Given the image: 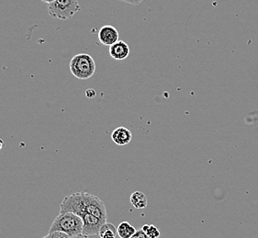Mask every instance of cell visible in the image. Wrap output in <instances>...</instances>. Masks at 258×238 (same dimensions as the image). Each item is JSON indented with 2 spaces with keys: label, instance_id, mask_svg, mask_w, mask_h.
Here are the masks:
<instances>
[{
  "label": "cell",
  "instance_id": "6da1fadb",
  "mask_svg": "<svg viewBox=\"0 0 258 238\" xmlns=\"http://www.w3.org/2000/svg\"><path fill=\"white\" fill-rule=\"evenodd\" d=\"M70 212L82 217L91 214L107 222L108 213L106 205L98 196L88 192L72 193L64 197L60 205V212Z\"/></svg>",
  "mask_w": 258,
  "mask_h": 238
},
{
  "label": "cell",
  "instance_id": "7a4b0ae2",
  "mask_svg": "<svg viewBox=\"0 0 258 238\" xmlns=\"http://www.w3.org/2000/svg\"><path fill=\"white\" fill-rule=\"evenodd\" d=\"M83 220L78 214L70 212H59L52 222L49 233L61 232L72 238L83 233Z\"/></svg>",
  "mask_w": 258,
  "mask_h": 238
},
{
  "label": "cell",
  "instance_id": "3957f363",
  "mask_svg": "<svg viewBox=\"0 0 258 238\" xmlns=\"http://www.w3.org/2000/svg\"><path fill=\"white\" fill-rule=\"evenodd\" d=\"M69 68L75 77L79 80H88L96 73V62L90 55L79 53L72 58Z\"/></svg>",
  "mask_w": 258,
  "mask_h": 238
},
{
  "label": "cell",
  "instance_id": "277c9868",
  "mask_svg": "<svg viewBox=\"0 0 258 238\" xmlns=\"http://www.w3.org/2000/svg\"><path fill=\"white\" fill-rule=\"evenodd\" d=\"M47 8L49 15L61 21H67L81 11L78 0H55Z\"/></svg>",
  "mask_w": 258,
  "mask_h": 238
},
{
  "label": "cell",
  "instance_id": "5b68a950",
  "mask_svg": "<svg viewBox=\"0 0 258 238\" xmlns=\"http://www.w3.org/2000/svg\"><path fill=\"white\" fill-rule=\"evenodd\" d=\"M119 31L111 25H105L98 31V41L106 46H111L119 41Z\"/></svg>",
  "mask_w": 258,
  "mask_h": 238
},
{
  "label": "cell",
  "instance_id": "8992f818",
  "mask_svg": "<svg viewBox=\"0 0 258 238\" xmlns=\"http://www.w3.org/2000/svg\"><path fill=\"white\" fill-rule=\"evenodd\" d=\"M109 55L117 61H122L129 57L130 47L123 41H118L109 47Z\"/></svg>",
  "mask_w": 258,
  "mask_h": 238
},
{
  "label": "cell",
  "instance_id": "52a82bcc",
  "mask_svg": "<svg viewBox=\"0 0 258 238\" xmlns=\"http://www.w3.org/2000/svg\"><path fill=\"white\" fill-rule=\"evenodd\" d=\"M111 140L116 145H128L133 140V134L128 129H126L124 127H119V128L115 129L112 132Z\"/></svg>",
  "mask_w": 258,
  "mask_h": 238
},
{
  "label": "cell",
  "instance_id": "ba28073f",
  "mask_svg": "<svg viewBox=\"0 0 258 238\" xmlns=\"http://www.w3.org/2000/svg\"><path fill=\"white\" fill-rule=\"evenodd\" d=\"M131 203L135 209H145L147 206V197L144 192H135L131 195Z\"/></svg>",
  "mask_w": 258,
  "mask_h": 238
},
{
  "label": "cell",
  "instance_id": "9c48e42d",
  "mask_svg": "<svg viewBox=\"0 0 258 238\" xmlns=\"http://www.w3.org/2000/svg\"><path fill=\"white\" fill-rule=\"evenodd\" d=\"M136 229L129 222H122L119 224L117 228V233L119 238H131L135 233Z\"/></svg>",
  "mask_w": 258,
  "mask_h": 238
},
{
  "label": "cell",
  "instance_id": "30bf717a",
  "mask_svg": "<svg viewBox=\"0 0 258 238\" xmlns=\"http://www.w3.org/2000/svg\"><path fill=\"white\" fill-rule=\"evenodd\" d=\"M117 234H118L117 228L110 223H106L103 224V226L100 228V231L98 233L100 238H116Z\"/></svg>",
  "mask_w": 258,
  "mask_h": 238
},
{
  "label": "cell",
  "instance_id": "8fae6325",
  "mask_svg": "<svg viewBox=\"0 0 258 238\" xmlns=\"http://www.w3.org/2000/svg\"><path fill=\"white\" fill-rule=\"evenodd\" d=\"M142 230L146 233V235L149 238L160 237V231L154 224H145V225H143Z\"/></svg>",
  "mask_w": 258,
  "mask_h": 238
},
{
  "label": "cell",
  "instance_id": "7c38bea8",
  "mask_svg": "<svg viewBox=\"0 0 258 238\" xmlns=\"http://www.w3.org/2000/svg\"><path fill=\"white\" fill-rule=\"evenodd\" d=\"M41 238H71L68 236L66 233H61V232H52L49 233L45 236Z\"/></svg>",
  "mask_w": 258,
  "mask_h": 238
},
{
  "label": "cell",
  "instance_id": "4fadbf2b",
  "mask_svg": "<svg viewBox=\"0 0 258 238\" xmlns=\"http://www.w3.org/2000/svg\"><path fill=\"white\" fill-rule=\"evenodd\" d=\"M131 238H149L147 235H146V233L141 229V230H137L136 231V233L132 236Z\"/></svg>",
  "mask_w": 258,
  "mask_h": 238
},
{
  "label": "cell",
  "instance_id": "5bb4252c",
  "mask_svg": "<svg viewBox=\"0 0 258 238\" xmlns=\"http://www.w3.org/2000/svg\"><path fill=\"white\" fill-rule=\"evenodd\" d=\"M96 91L94 90V89H88L87 91H86V96L88 97V98H94L95 96H96Z\"/></svg>",
  "mask_w": 258,
  "mask_h": 238
},
{
  "label": "cell",
  "instance_id": "9a60e30c",
  "mask_svg": "<svg viewBox=\"0 0 258 238\" xmlns=\"http://www.w3.org/2000/svg\"><path fill=\"white\" fill-rule=\"evenodd\" d=\"M118 1L125 2V3L131 4V5H139L144 0H118Z\"/></svg>",
  "mask_w": 258,
  "mask_h": 238
},
{
  "label": "cell",
  "instance_id": "2e32d148",
  "mask_svg": "<svg viewBox=\"0 0 258 238\" xmlns=\"http://www.w3.org/2000/svg\"><path fill=\"white\" fill-rule=\"evenodd\" d=\"M72 238H89L88 237V235L87 234H84V233H80V234H78V235H76V236H74Z\"/></svg>",
  "mask_w": 258,
  "mask_h": 238
},
{
  "label": "cell",
  "instance_id": "e0dca14e",
  "mask_svg": "<svg viewBox=\"0 0 258 238\" xmlns=\"http://www.w3.org/2000/svg\"><path fill=\"white\" fill-rule=\"evenodd\" d=\"M42 2H44V3H46V4H50V3H52L53 1H55V0H41Z\"/></svg>",
  "mask_w": 258,
  "mask_h": 238
},
{
  "label": "cell",
  "instance_id": "ac0fdd59",
  "mask_svg": "<svg viewBox=\"0 0 258 238\" xmlns=\"http://www.w3.org/2000/svg\"><path fill=\"white\" fill-rule=\"evenodd\" d=\"M3 146H4V141L0 139V150H2V148H3Z\"/></svg>",
  "mask_w": 258,
  "mask_h": 238
}]
</instances>
